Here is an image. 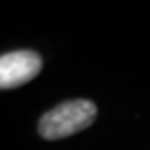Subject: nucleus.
Segmentation results:
<instances>
[{
	"label": "nucleus",
	"mask_w": 150,
	"mask_h": 150,
	"mask_svg": "<svg viewBox=\"0 0 150 150\" xmlns=\"http://www.w3.org/2000/svg\"><path fill=\"white\" fill-rule=\"evenodd\" d=\"M98 116V107L91 100H71L56 105L38 121V132L44 139H63L91 127Z\"/></svg>",
	"instance_id": "obj_1"
},
{
	"label": "nucleus",
	"mask_w": 150,
	"mask_h": 150,
	"mask_svg": "<svg viewBox=\"0 0 150 150\" xmlns=\"http://www.w3.org/2000/svg\"><path fill=\"white\" fill-rule=\"evenodd\" d=\"M42 71V58L31 49L13 51L0 56V87L15 89L33 78Z\"/></svg>",
	"instance_id": "obj_2"
}]
</instances>
